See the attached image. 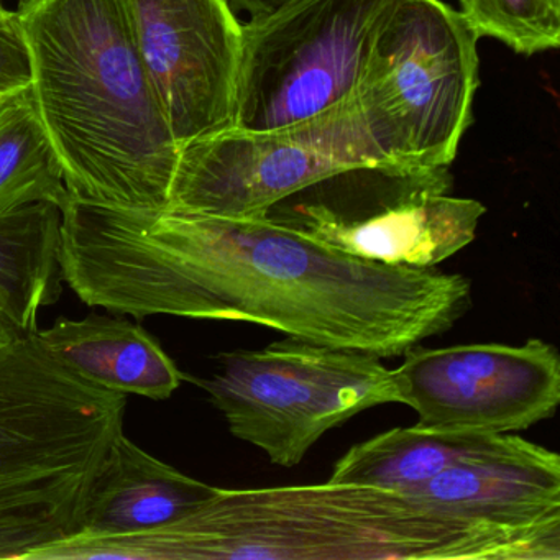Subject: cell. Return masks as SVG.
<instances>
[{
    "label": "cell",
    "mask_w": 560,
    "mask_h": 560,
    "mask_svg": "<svg viewBox=\"0 0 560 560\" xmlns=\"http://www.w3.org/2000/svg\"><path fill=\"white\" fill-rule=\"evenodd\" d=\"M21 336H25V334L19 330V327L0 311V349Z\"/></svg>",
    "instance_id": "d6986e66"
},
{
    "label": "cell",
    "mask_w": 560,
    "mask_h": 560,
    "mask_svg": "<svg viewBox=\"0 0 560 560\" xmlns=\"http://www.w3.org/2000/svg\"><path fill=\"white\" fill-rule=\"evenodd\" d=\"M478 38L490 37L524 57L557 50L560 0H458Z\"/></svg>",
    "instance_id": "2e32d148"
},
{
    "label": "cell",
    "mask_w": 560,
    "mask_h": 560,
    "mask_svg": "<svg viewBox=\"0 0 560 560\" xmlns=\"http://www.w3.org/2000/svg\"><path fill=\"white\" fill-rule=\"evenodd\" d=\"M398 402L416 428L442 434H510L549 419L560 402V357L540 339L402 353L393 370Z\"/></svg>",
    "instance_id": "9c48e42d"
},
{
    "label": "cell",
    "mask_w": 560,
    "mask_h": 560,
    "mask_svg": "<svg viewBox=\"0 0 560 560\" xmlns=\"http://www.w3.org/2000/svg\"><path fill=\"white\" fill-rule=\"evenodd\" d=\"M363 165L376 162L353 106L291 129L229 127L182 145L165 211L261 218L300 189Z\"/></svg>",
    "instance_id": "ba28073f"
},
{
    "label": "cell",
    "mask_w": 560,
    "mask_h": 560,
    "mask_svg": "<svg viewBox=\"0 0 560 560\" xmlns=\"http://www.w3.org/2000/svg\"><path fill=\"white\" fill-rule=\"evenodd\" d=\"M70 201L63 170L35 109L31 90L0 101V215Z\"/></svg>",
    "instance_id": "9a60e30c"
},
{
    "label": "cell",
    "mask_w": 560,
    "mask_h": 560,
    "mask_svg": "<svg viewBox=\"0 0 560 560\" xmlns=\"http://www.w3.org/2000/svg\"><path fill=\"white\" fill-rule=\"evenodd\" d=\"M5 97V96H4ZM0 101H2V97H0Z\"/></svg>",
    "instance_id": "ffe728a7"
},
{
    "label": "cell",
    "mask_w": 560,
    "mask_h": 560,
    "mask_svg": "<svg viewBox=\"0 0 560 560\" xmlns=\"http://www.w3.org/2000/svg\"><path fill=\"white\" fill-rule=\"evenodd\" d=\"M214 493L215 487L147 454L122 431L94 475L77 536H127L165 526Z\"/></svg>",
    "instance_id": "7c38bea8"
},
{
    "label": "cell",
    "mask_w": 560,
    "mask_h": 560,
    "mask_svg": "<svg viewBox=\"0 0 560 560\" xmlns=\"http://www.w3.org/2000/svg\"><path fill=\"white\" fill-rule=\"evenodd\" d=\"M448 168L350 166L271 206L265 215L372 264L435 268L475 241L485 206L448 195Z\"/></svg>",
    "instance_id": "5b68a950"
},
{
    "label": "cell",
    "mask_w": 560,
    "mask_h": 560,
    "mask_svg": "<svg viewBox=\"0 0 560 560\" xmlns=\"http://www.w3.org/2000/svg\"><path fill=\"white\" fill-rule=\"evenodd\" d=\"M293 0H229L235 12H247L250 19L265 18Z\"/></svg>",
    "instance_id": "ac0fdd59"
},
{
    "label": "cell",
    "mask_w": 560,
    "mask_h": 560,
    "mask_svg": "<svg viewBox=\"0 0 560 560\" xmlns=\"http://www.w3.org/2000/svg\"><path fill=\"white\" fill-rule=\"evenodd\" d=\"M523 441L511 434H442L416 425L389 429L350 447L329 480L406 493L454 465L504 454Z\"/></svg>",
    "instance_id": "5bb4252c"
},
{
    "label": "cell",
    "mask_w": 560,
    "mask_h": 560,
    "mask_svg": "<svg viewBox=\"0 0 560 560\" xmlns=\"http://www.w3.org/2000/svg\"><path fill=\"white\" fill-rule=\"evenodd\" d=\"M179 145L234 124L242 24L229 0H126Z\"/></svg>",
    "instance_id": "30bf717a"
},
{
    "label": "cell",
    "mask_w": 560,
    "mask_h": 560,
    "mask_svg": "<svg viewBox=\"0 0 560 560\" xmlns=\"http://www.w3.org/2000/svg\"><path fill=\"white\" fill-rule=\"evenodd\" d=\"M396 2L293 0L242 25L232 127L291 129L347 109Z\"/></svg>",
    "instance_id": "52a82bcc"
},
{
    "label": "cell",
    "mask_w": 560,
    "mask_h": 560,
    "mask_svg": "<svg viewBox=\"0 0 560 560\" xmlns=\"http://www.w3.org/2000/svg\"><path fill=\"white\" fill-rule=\"evenodd\" d=\"M218 360V372L201 382L212 405L235 438L284 468L301 464L330 429L398 402L393 370L370 353L287 337Z\"/></svg>",
    "instance_id": "8992f818"
},
{
    "label": "cell",
    "mask_w": 560,
    "mask_h": 560,
    "mask_svg": "<svg viewBox=\"0 0 560 560\" xmlns=\"http://www.w3.org/2000/svg\"><path fill=\"white\" fill-rule=\"evenodd\" d=\"M31 94L71 198L165 211L179 160L126 0H22Z\"/></svg>",
    "instance_id": "3957f363"
},
{
    "label": "cell",
    "mask_w": 560,
    "mask_h": 560,
    "mask_svg": "<svg viewBox=\"0 0 560 560\" xmlns=\"http://www.w3.org/2000/svg\"><path fill=\"white\" fill-rule=\"evenodd\" d=\"M442 513L508 527L559 526L560 457L523 441L513 451L474 458L406 491Z\"/></svg>",
    "instance_id": "8fae6325"
},
{
    "label": "cell",
    "mask_w": 560,
    "mask_h": 560,
    "mask_svg": "<svg viewBox=\"0 0 560 560\" xmlns=\"http://www.w3.org/2000/svg\"><path fill=\"white\" fill-rule=\"evenodd\" d=\"M40 560H559V526L442 513L401 491L337 483L222 490L165 526L73 536Z\"/></svg>",
    "instance_id": "7a4b0ae2"
},
{
    "label": "cell",
    "mask_w": 560,
    "mask_h": 560,
    "mask_svg": "<svg viewBox=\"0 0 560 560\" xmlns=\"http://www.w3.org/2000/svg\"><path fill=\"white\" fill-rule=\"evenodd\" d=\"M61 278L91 307L245 320L287 337L388 359L447 332L471 284L435 268L350 257L267 218L61 209Z\"/></svg>",
    "instance_id": "6da1fadb"
},
{
    "label": "cell",
    "mask_w": 560,
    "mask_h": 560,
    "mask_svg": "<svg viewBox=\"0 0 560 560\" xmlns=\"http://www.w3.org/2000/svg\"><path fill=\"white\" fill-rule=\"evenodd\" d=\"M35 334L58 362L109 392L162 401L185 378L155 337L122 317H60Z\"/></svg>",
    "instance_id": "4fadbf2b"
},
{
    "label": "cell",
    "mask_w": 560,
    "mask_h": 560,
    "mask_svg": "<svg viewBox=\"0 0 560 560\" xmlns=\"http://www.w3.org/2000/svg\"><path fill=\"white\" fill-rule=\"evenodd\" d=\"M477 37L442 0H398L373 44L353 109L378 165H452L471 124Z\"/></svg>",
    "instance_id": "277c9868"
},
{
    "label": "cell",
    "mask_w": 560,
    "mask_h": 560,
    "mask_svg": "<svg viewBox=\"0 0 560 560\" xmlns=\"http://www.w3.org/2000/svg\"><path fill=\"white\" fill-rule=\"evenodd\" d=\"M32 68L18 14L0 4V97L31 88Z\"/></svg>",
    "instance_id": "e0dca14e"
}]
</instances>
